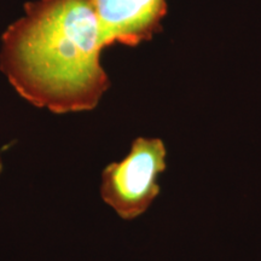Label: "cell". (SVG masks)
<instances>
[{
  "instance_id": "6da1fadb",
  "label": "cell",
  "mask_w": 261,
  "mask_h": 261,
  "mask_svg": "<svg viewBox=\"0 0 261 261\" xmlns=\"http://www.w3.org/2000/svg\"><path fill=\"white\" fill-rule=\"evenodd\" d=\"M90 0H34L2 37L0 70L19 96L55 114L94 109L109 89Z\"/></svg>"
},
{
  "instance_id": "3957f363",
  "label": "cell",
  "mask_w": 261,
  "mask_h": 261,
  "mask_svg": "<svg viewBox=\"0 0 261 261\" xmlns=\"http://www.w3.org/2000/svg\"><path fill=\"white\" fill-rule=\"evenodd\" d=\"M99 23L104 46H137L161 28L166 0H90Z\"/></svg>"
},
{
  "instance_id": "7a4b0ae2",
  "label": "cell",
  "mask_w": 261,
  "mask_h": 261,
  "mask_svg": "<svg viewBox=\"0 0 261 261\" xmlns=\"http://www.w3.org/2000/svg\"><path fill=\"white\" fill-rule=\"evenodd\" d=\"M166 158L167 150L161 139L137 138L121 161L104 168L102 200L125 220L144 214L160 194L159 177L167 168Z\"/></svg>"
},
{
  "instance_id": "277c9868",
  "label": "cell",
  "mask_w": 261,
  "mask_h": 261,
  "mask_svg": "<svg viewBox=\"0 0 261 261\" xmlns=\"http://www.w3.org/2000/svg\"><path fill=\"white\" fill-rule=\"evenodd\" d=\"M3 171V161H2V156H0V173Z\"/></svg>"
}]
</instances>
